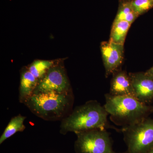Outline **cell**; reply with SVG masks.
I'll return each instance as SVG.
<instances>
[{"mask_svg":"<svg viewBox=\"0 0 153 153\" xmlns=\"http://www.w3.org/2000/svg\"><path fill=\"white\" fill-rule=\"evenodd\" d=\"M108 115L104 105L97 100H89L76 107L61 121L60 133L65 135L71 132L76 134L97 129H105L109 126Z\"/></svg>","mask_w":153,"mask_h":153,"instance_id":"6da1fadb","label":"cell"},{"mask_svg":"<svg viewBox=\"0 0 153 153\" xmlns=\"http://www.w3.org/2000/svg\"><path fill=\"white\" fill-rule=\"evenodd\" d=\"M73 91L32 94L24 102L32 113L49 121H61L71 113L74 103Z\"/></svg>","mask_w":153,"mask_h":153,"instance_id":"7a4b0ae2","label":"cell"},{"mask_svg":"<svg viewBox=\"0 0 153 153\" xmlns=\"http://www.w3.org/2000/svg\"><path fill=\"white\" fill-rule=\"evenodd\" d=\"M104 107L113 121L117 124H134L147 117L152 107L141 102L135 97L116 96L109 93L105 95Z\"/></svg>","mask_w":153,"mask_h":153,"instance_id":"3957f363","label":"cell"},{"mask_svg":"<svg viewBox=\"0 0 153 153\" xmlns=\"http://www.w3.org/2000/svg\"><path fill=\"white\" fill-rule=\"evenodd\" d=\"M127 153H146L153 146V119L146 117L123 129Z\"/></svg>","mask_w":153,"mask_h":153,"instance_id":"277c9868","label":"cell"},{"mask_svg":"<svg viewBox=\"0 0 153 153\" xmlns=\"http://www.w3.org/2000/svg\"><path fill=\"white\" fill-rule=\"evenodd\" d=\"M76 135L74 144L76 153H127L114 150L109 134L104 129L92 130Z\"/></svg>","mask_w":153,"mask_h":153,"instance_id":"5b68a950","label":"cell"},{"mask_svg":"<svg viewBox=\"0 0 153 153\" xmlns=\"http://www.w3.org/2000/svg\"><path fill=\"white\" fill-rule=\"evenodd\" d=\"M72 91L64 65L56 62L39 80L32 94L50 92L62 93Z\"/></svg>","mask_w":153,"mask_h":153,"instance_id":"8992f818","label":"cell"},{"mask_svg":"<svg viewBox=\"0 0 153 153\" xmlns=\"http://www.w3.org/2000/svg\"><path fill=\"white\" fill-rule=\"evenodd\" d=\"M102 57L105 69V75L108 77L120 69L124 56V45L109 41L100 44Z\"/></svg>","mask_w":153,"mask_h":153,"instance_id":"52a82bcc","label":"cell"},{"mask_svg":"<svg viewBox=\"0 0 153 153\" xmlns=\"http://www.w3.org/2000/svg\"><path fill=\"white\" fill-rule=\"evenodd\" d=\"M136 98L148 104L153 100V76L145 72L129 73Z\"/></svg>","mask_w":153,"mask_h":153,"instance_id":"ba28073f","label":"cell"},{"mask_svg":"<svg viewBox=\"0 0 153 153\" xmlns=\"http://www.w3.org/2000/svg\"><path fill=\"white\" fill-rule=\"evenodd\" d=\"M112 75L110 94L116 96H130L136 98L130 77L126 71L120 69Z\"/></svg>","mask_w":153,"mask_h":153,"instance_id":"9c48e42d","label":"cell"},{"mask_svg":"<svg viewBox=\"0 0 153 153\" xmlns=\"http://www.w3.org/2000/svg\"><path fill=\"white\" fill-rule=\"evenodd\" d=\"M39 80L29 70L27 66L21 71L19 88V101L23 103L26 99L33 94Z\"/></svg>","mask_w":153,"mask_h":153,"instance_id":"30bf717a","label":"cell"},{"mask_svg":"<svg viewBox=\"0 0 153 153\" xmlns=\"http://www.w3.org/2000/svg\"><path fill=\"white\" fill-rule=\"evenodd\" d=\"M133 0H119L117 14L114 21H125L132 25L138 17L133 8Z\"/></svg>","mask_w":153,"mask_h":153,"instance_id":"8fae6325","label":"cell"},{"mask_svg":"<svg viewBox=\"0 0 153 153\" xmlns=\"http://www.w3.org/2000/svg\"><path fill=\"white\" fill-rule=\"evenodd\" d=\"M131 25L125 21H114L109 41L116 44L124 45L127 34Z\"/></svg>","mask_w":153,"mask_h":153,"instance_id":"7c38bea8","label":"cell"},{"mask_svg":"<svg viewBox=\"0 0 153 153\" xmlns=\"http://www.w3.org/2000/svg\"><path fill=\"white\" fill-rule=\"evenodd\" d=\"M26 118V117L19 114L11 119L0 137V144L18 132L25 130L26 126L24 122Z\"/></svg>","mask_w":153,"mask_h":153,"instance_id":"4fadbf2b","label":"cell"},{"mask_svg":"<svg viewBox=\"0 0 153 153\" xmlns=\"http://www.w3.org/2000/svg\"><path fill=\"white\" fill-rule=\"evenodd\" d=\"M56 62L54 60H37L27 67L39 81Z\"/></svg>","mask_w":153,"mask_h":153,"instance_id":"5bb4252c","label":"cell"},{"mask_svg":"<svg viewBox=\"0 0 153 153\" xmlns=\"http://www.w3.org/2000/svg\"><path fill=\"white\" fill-rule=\"evenodd\" d=\"M133 8L139 16L153 8V0H133Z\"/></svg>","mask_w":153,"mask_h":153,"instance_id":"9a60e30c","label":"cell"},{"mask_svg":"<svg viewBox=\"0 0 153 153\" xmlns=\"http://www.w3.org/2000/svg\"><path fill=\"white\" fill-rule=\"evenodd\" d=\"M146 72L151 76H153V66L149 69H148L147 71H146Z\"/></svg>","mask_w":153,"mask_h":153,"instance_id":"2e32d148","label":"cell"},{"mask_svg":"<svg viewBox=\"0 0 153 153\" xmlns=\"http://www.w3.org/2000/svg\"><path fill=\"white\" fill-rule=\"evenodd\" d=\"M146 153H153V146Z\"/></svg>","mask_w":153,"mask_h":153,"instance_id":"e0dca14e","label":"cell"},{"mask_svg":"<svg viewBox=\"0 0 153 153\" xmlns=\"http://www.w3.org/2000/svg\"><path fill=\"white\" fill-rule=\"evenodd\" d=\"M152 112L153 113V106L152 107Z\"/></svg>","mask_w":153,"mask_h":153,"instance_id":"ac0fdd59","label":"cell"}]
</instances>
